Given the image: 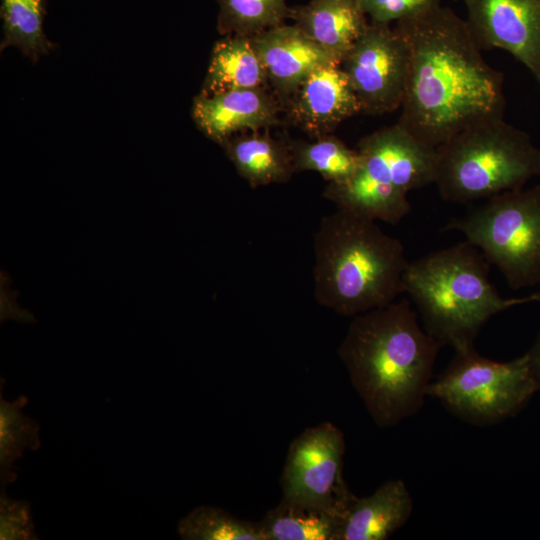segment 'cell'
Returning <instances> with one entry per match:
<instances>
[{
    "instance_id": "1",
    "label": "cell",
    "mask_w": 540,
    "mask_h": 540,
    "mask_svg": "<svg viewBox=\"0 0 540 540\" xmlns=\"http://www.w3.org/2000/svg\"><path fill=\"white\" fill-rule=\"evenodd\" d=\"M408 50L398 123L438 147L461 131L504 118L503 74L484 59L466 20L438 4L396 22Z\"/></svg>"
},
{
    "instance_id": "2",
    "label": "cell",
    "mask_w": 540,
    "mask_h": 540,
    "mask_svg": "<svg viewBox=\"0 0 540 540\" xmlns=\"http://www.w3.org/2000/svg\"><path fill=\"white\" fill-rule=\"evenodd\" d=\"M441 347L404 298L354 316L338 355L375 424L388 428L422 408Z\"/></svg>"
},
{
    "instance_id": "3",
    "label": "cell",
    "mask_w": 540,
    "mask_h": 540,
    "mask_svg": "<svg viewBox=\"0 0 540 540\" xmlns=\"http://www.w3.org/2000/svg\"><path fill=\"white\" fill-rule=\"evenodd\" d=\"M409 261L402 243L376 221L337 209L314 237V296L334 312L354 317L403 293Z\"/></svg>"
},
{
    "instance_id": "4",
    "label": "cell",
    "mask_w": 540,
    "mask_h": 540,
    "mask_svg": "<svg viewBox=\"0 0 540 540\" xmlns=\"http://www.w3.org/2000/svg\"><path fill=\"white\" fill-rule=\"evenodd\" d=\"M490 263L468 241L431 252L408 263L403 293L417 309L423 328L441 346H474L494 315L532 303L531 295L505 298L491 283Z\"/></svg>"
},
{
    "instance_id": "5",
    "label": "cell",
    "mask_w": 540,
    "mask_h": 540,
    "mask_svg": "<svg viewBox=\"0 0 540 540\" xmlns=\"http://www.w3.org/2000/svg\"><path fill=\"white\" fill-rule=\"evenodd\" d=\"M357 151L360 165L354 176L324 190L338 209L397 224L411 210L408 193L435 181L436 148L398 122L363 137Z\"/></svg>"
},
{
    "instance_id": "6",
    "label": "cell",
    "mask_w": 540,
    "mask_h": 540,
    "mask_svg": "<svg viewBox=\"0 0 540 540\" xmlns=\"http://www.w3.org/2000/svg\"><path fill=\"white\" fill-rule=\"evenodd\" d=\"M540 177V149L504 118L469 127L436 147L434 184L453 203L485 200Z\"/></svg>"
},
{
    "instance_id": "7",
    "label": "cell",
    "mask_w": 540,
    "mask_h": 540,
    "mask_svg": "<svg viewBox=\"0 0 540 540\" xmlns=\"http://www.w3.org/2000/svg\"><path fill=\"white\" fill-rule=\"evenodd\" d=\"M442 230L462 233L510 288L540 286V184L485 199Z\"/></svg>"
},
{
    "instance_id": "8",
    "label": "cell",
    "mask_w": 540,
    "mask_h": 540,
    "mask_svg": "<svg viewBox=\"0 0 540 540\" xmlns=\"http://www.w3.org/2000/svg\"><path fill=\"white\" fill-rule=\"evenodd\" d=\"M539 389L526 355L498 362L474 346L455 350L446 369L428 388V396L474 425H490L517 415Z\"/></svg>"
},
{
    "instance_id": "9",
    "label": "cell",
    "mask_w": 540,
    "mask_h": 540,
    "mask_svg": "<svg viewBox=\"0 0 540 540\" xmlns=\"http://www.w3.org/2000/svg\"><path fill=\"white\" fill-rule=\"evenodd\" d=\"M345 439L330 422L305 429L290 444L281 486L283 500L345 516L354 495L343 477Z\"/></svg>"
},
{
    "instance_id": "10",
    "label": "cell",
    "mask_w": 540,
    "mask_h": 540,
    "mask_svg": "<svg viewBox=\"0 0 540 540\" xmlns=\"http://www.w3.org/2000/svg\"><path fill=\"white\" fill-rule=\"evenodd\" d=\"M340 65L349 78L361 112L380 115L401 107L408 50L394 27L369 21Z\"/></svg>"
},
{
    "instance_id": "11",
    "label": "cell",
    "mask_w": 540,
    "mask_h": 540,
    "mask_svg": "<svg viewBox=\"0 0 540 540\" xmlns=\"http://www.w3.org/2000/svg\"><path fill=\"white\" fill-rule=\"evenodd\" d=\"M463 1L480 48L507 51L540 86V0Z\"/></svg>"
},
{
    "instance_id": "12",
    "label": "cell",
    "mask_w": 540,
    "mask_h": 540,
    "mask_svg": "<svg viewBox=\"0 0 540 540\" xmlns=\"http://www.w3.org/2000/svg\"><path fill=\"white\" fill-rule=\"evenodd\" d=\"M251 37L265 68L269 88L279 102L287 103L315 69L341 64L294 24H280Z\"/></svg>"
},
{
    "instance_id": "13",
    "label": "cell",
    "mask_w": 540,
    "mask_h": 540,
    "mask_svg": "<svg viewBox=\"0 0 540 540\" xmlns=\"http://www.w3.org/2000/svg\"><path fill=\"white\" fill-rule=\"evenodd\" d=\"M279 100L268 88L240 89L215 95H198L192 118L199 130L222 145L229 138L268 130L279 123Z\"/></svg>"
},
{
    "instance_id": "14",
    "label": "cell",
    "mask_w": 540,
    "mask_h": 540,
    "mask_svg": "<svg viewBox=\"0 0 540 540\" xmlns=\"http://www.w3.org/2000/svg\"><path fill=\"white\" fill-rule=\"evenodd\" d=\"M287 105L292 121L315 138L330 134L341 122L361 112L340 64L325 65L311 72Z\"/></svg>"
},
{
    "instance_id": "15",
    "label": "cell",
    "mask_w": 540,
    "mask_h": 540,
    "mask_svg": "<svg viewBox=\"0 0 540 540\" xmlns=\"http://www.w3.org/2000/svg\"><path fill=\"white\" fill-rule=\"evenodd\" d=\"M289 18L340 62L369 24L358 0H311L291 8Z\"/></svg>"
},
{
    "instance_id": "16",
    "label": "cell",
    "mask_w": 540,
    "mask_h": 540,
    "mask_svg": "<svg viewBox=\"0 0 540 540\" xmlns=\"http://www.w3.org/2000/svg\"><path fill=\"white\" fill-rule=\"evenodd\" d=\"M412 510L413 500L405 483L388 480L369 496H352L340 540H385L408 521Z\"/></svg>"
},
{
    "instance_id": "17",
    "label": "cell",
    "mask_w": 540,
    "mask_h": 540,
    "mask_svg": "<svg viewBox=\"0 0 540 540\" xmlns=\"http://www.w3.org/2000/svg\"><path fill=\"white\" fill-rule=\"evenodd\" d=\"M262 131L237 134L221 145L238 174L252 188L286 183L295 173L288 141Z\"/></svg>"
},
{
    "instance_id": "18",
    "label": "cell",
    "mask_w": 540,
    "mask_h": 540,
    "mask_svg": "<svg viewBox=\"0 0 540 540\" xmlns=\"http://www.w3.org/2000/svg\"><path fill=\"white\" fill-rule=\"evenodd\" d=\"M268 87L266 71L251 36L225 35L215 43L200 95Z\"/></svg>"
},
{
    "instance_id": "19",
    "label": "cell",
    "mask_w": 540,
    "mask_h": 540,
    "mask_svg": "<svg viewBox=\"0 0 540 540\" xmlns=\"http://www.w3.org/2000/svg\"><path fill=\"white\" fill-rule=\"evenodd\" d=\"M258 523L265 540H340L343 516L282 499Z\"/></svg>"
},
{
    "instance_id": "20",
    "label": "cell",
    "mask_w": 540,
    "mask_h": 540,
    "mask_svg": "<svg viewBox=\"0 0 540 540\" xmlns=\"http://www.w3.org/2000/svg\"><path fill=\"white\" fill-rule=\"evenodd\" d=\"M296 172L315 171L328 184H341L351 179L360 165L357 149L349 148L339 138L327 134L314 142L288 141Z\"/></svg>"
},
{
    "instance_id": "21",
    "label": "cell",
    "mask_w": 540,
    "mask_h": 540,
    "mask_svg": "<svg viewBox=\"0 0 540 540\" xmlns=\"http://www.w3.org/2000/svg\"><path fill=\"white\" fill-rule=\"evenodd\" d=\"M28 404V398L20 395L9 402L0 393V479L2 491L7 484L17 479L12 467L23 456L26 449L38 450L39 424L26 416L22 409Z\"/></svg>"
},
{
    "instance_id": "22",
    "label": "cell",
    "mask_w": 540,
    "mask_h": 540,
    "mask_svg": "<svg viewBox=\"0 0 540 540\" xmlns=\"http://www.w3.org/2000/svg\"><path fill=\"white\" fill-rule=\"evenodd\" d=\"M1 50L18 48L33 61L52 49L43 31V0H2Z\"/></svg>"
},
{
    "instance_id": "23",
    "label": "cell",
    "mask_w": 540,
    "mask_h": 540,
    "mask_svg": "<svg viewBox=\"0 0 540 540\" xmlns=\"http://www.w3.org/2000/svg\"><path fill=\"white\" fill-rule=\"evenodd\" d=\"M218 31L222 35L254 36L289 18L286 0H217Z\"/></svg>"
},
{
    "instance_id": "24",
    "label": "cell",
    "mask_w": 540,
    "mask_h": 540,
    "mask_svg": "<svg viewBox=\"0 0 540 540\" xmlns=\"http://www.w3.org/2000/svg\"><path fill=\"white\" fill-rule=\"evenodd\" d=\"M177 530L184 540H265L259 523L213 506L193 509L179 521Z\"/></svg>"
},
{
    "instance_id": "25",
    "label": "cell",
    "mask_w": 540,
    "mask_h": 540,
    "mask_svg": "<svg viewBox=\"0 0 540 540\" xmlns=\"http://www.w3.org/2000/svg\"><path fill=\"white\" fill-rule=\"evenodd\" d=\"M0 539L36 540L30 504L10 499L3 493L0 497Z\"/></svg>"
},
{
    "instance_id": "26",
    "label": "cell",
    "mask_w": 540,
    "mask_h": 540,
    "mask_svg": "<svg viewBox=\"0 0 540 540\" xmlns=\"http://www.w3.org/2000/svg\"><path fill=\"white\" fill-rule=\"evenodd\" d=\"M370 22L390 25L440 4V0H358Z\"/></svg>"
},
{
    "instance_id": "27",
    "label": "cell",
    "mask_w": 540,
    "mask_h": 540,
    "mask_svg": "<svg viewBox=\"0 0 540 540\" xmlns=\"http://www.w3.org/2000/svg\"><path fill=\"white\" fill-rule=\"evenodd\" d=\"M526 355L531 375L540 391V332L537 334Z\"/></svg>"
},
{
    "instance_id": "28",
    "label": "cell",
    "mask_w": 540,
    "mask_h": 540,
    "mask_svg": "<svg viewBox=\"0 0 540 540\" xmlns=\"http://www.w3.org/2000/svg\"><path fill=\"white\" fill-rule=\"evenodd\" d=\"M531 297H532L533 302L540 304V288L536 292L532 293Z\"/></svg>"
}]
</instances>
